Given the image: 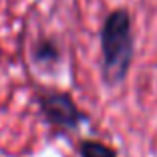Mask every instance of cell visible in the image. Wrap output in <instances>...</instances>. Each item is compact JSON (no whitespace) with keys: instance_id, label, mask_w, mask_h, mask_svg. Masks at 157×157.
Returning a JSON list of instances; mask_svg holds the SVG:
<instances>
[{"instance_id":"obj_3","label":"cell","mask_w":157,"mask_h":157,"mask_svg":"<svg viewBox=\"0 0 157 157\" xmlns=\"http://www.w3.org/2000/svg\"><path fill=\"white\" fill-rule=\"evenodd\" d=\"M81 155L83 157H117L111 147L99 143V141H83L81 143Z\"/></svg>"},{"instance_id":"obj_2","label":"cell","mask_w":157,"mask_h":157,"mask_svg":"<svg viewBox=\"0 0 157 157\" xmlns=\"http://www.w3.org/2000/svg\"><path fill=\"white\" fill-rule=\"evenodd\" d=\"M40 107L46 119L52 125L65 127V129H75L81 121H85V115L77 109L73 99L65 93H46L40 97Z\"/></svg>"},{"instance_id":"obj_4","label":"cell","mask_w":157,"mask_h":157,"mask_svg":"<svg viewBox=\"0 0 157 157\" xmlns=\"http://www.w3.org/2000/svg\"><path fill=\"white\" fill-rule=\"evenodd\" d=\"M34 56H36V60H40V63H48V60H56L59 52H56V46L52 44V42L44 40V42H40V44L36 46Z\"/></svg>"},{"instance_id":"obj_1","label":"cell","mask_w":157,"mask_h":157,"mask_svg":"<svg viewBox=\"0 0 157 157\" xmlns=\"http://www.w3.org/2000/svg\"><path fill=\"white\" fill-rule=\"evenodd\" d=\"M101 55L103 78L109 85L121 83L133 59L131 18L127 10H113L101 28Z\"/></svg>"}]
</instances>
